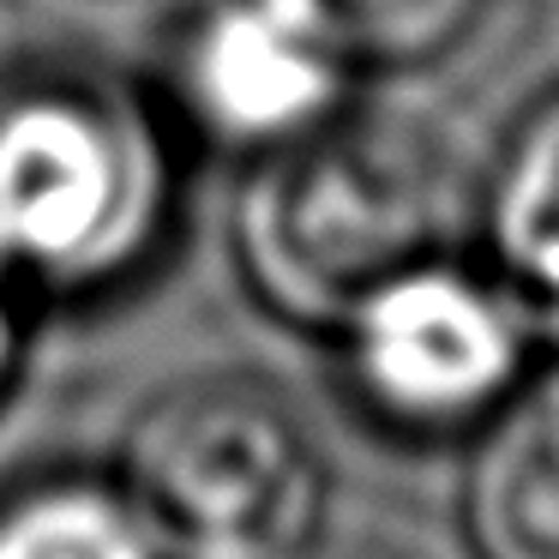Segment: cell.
<instances>
[{
    "instance_id": "6da1fadb",
    "label": "cell",
    "mask_w": 559,
    "mask_h": 559,
    "mask_svg": "<svg viewBox=\"0 0 559 559\" xmlns=\"http://www.w3.org/2000/svg\"><path fill=\"white\" fill-rule=\"evenodd\" d=\"M247 163L229 217L241 283L265 313L319 337L391 277L457 259L481 217L457 145L403 109L343 103Z\"/></svg>"
},
{
    "instance_id": "7a4b0ae2",
    "label": "cell",
    "mask_w": 559,
    "mask_h": 559,
    "mask_svg": "<svg viewBox=\"0 0 559 559\" xmlns=\"http://www.w3.org/2000/svg\"><path fill=\"white\" fill-rule=\"evenodd\" d=\"M169 217V133L127 79L55 61L0 79V277L25 301L121 289Z\"/></svg>"
},
{
    "instance_id": "3957f363",
    "label": "cell",
    "mask_w": 559,
    "mask_h": 559,
    "mask_svg": "<svg viewBox=\"0 0 559 559\" xmlns=\"http://www.w3.org/2000/svg\"><path fill=\"white\" fill-rule=\"evenodd\" d=\"M163 559H307L331 463L307 415L253 373H193L151 391L115 451Z\"/></svg>"
},
{
    "instance_id": "277c9868",
    "label": "cell",
    "mask_w": 559,
    "mask_h": 559,
    "mask_svg": "<svg viewBox=\"0 0 559 559\" xmlns=\"http://www.w3.org/2000/svg\"><path fill=\"white\" fill-rule=\"evenodd\" d=\"M337 361L355 409L397 439L475 433L523 379L530 319L506 283L433 259L373 289L337 331Z\"/></svg>"
},
{
    "instance_id": "5b68a950",
    "label": "cell",
    "mask_w": 559,
    "mask_h": 559,
    "mask_svg": "<svg viewBox=\"0 0 559 559\" xmlns=\"http://www.w3.org/2000/svg\"><path fill=\"white\" fill-rule=\"evenodd\" d=\"M355 61L307 0H199L169 55V97L211 145H283L349 103Z\"/></svg>"
},
{
    "instance_id": "8992f818",
    "label": "cell",
    "mask_w": 559,
    "mask_h": 559,
    "mask_svg": "<svg viewBox=\"0 0 559 559\" xmlns=\"http://www.w3.org/2000/svg\"><path fill=\"white\" fill-rule=\"evenodd\" d=\"M457 511L475 559H559V361L475 427Z\"/></svg>"
},
{
    "instance_id": "52a82bcc",
    "label": "cell",
    "mask_w": 559,
    "mask_h": 559,
    "mask_svg": "<svg viewBox=\"0 0 559 559\" xmlns=\"http://www.w3.org/2000/svg\"><path fill=\"white\" fill-rule=\"evenodd\" d=\"M475 223L530 331L559 343V91L535 103L506 139Z\"/></svg>"
},
{
    "instance_id": "ba28073f",
    "label": "cell",
    "mask_w": 559,
    "mask_h": 559,
    "mask_svg": "<svg viewBox=\"0 0 559 559\" xmlns=\"http://www.w3.org/2000/svg\"><path fill=\"white\" fill-rule=\"evenodd\" d=\"M0 559H163L115 475H43L0 499Z\"/></svg>"
},
{
    "instance_id": "9c48e42d",
    "label": "cell",
    "mask_w": 559,
    "mask_h": 559,
    "mask_svg": "<svg viewBox=\"0 0 559 559\" xmlns=\"http://www.w3.org/2000/svg\"><path fill=\"white\" fill-rule=\"evenodd\" d=\"M355 67H427L451 55L487 0H307Z\"/></svg>"
},
{
    "instance_id": "30bf717a",
    "label": "cell",
    "mask_w": 559,
    "mask_h": 559,
    "mask_svg": "<svg viewBox=\"0 0 559 559\" xmlns=\"http://www.w3.org/2000/svg\"><path fill=\"white\" fill-rule=\"evenodd\" d=\"M25 307H31L25 295L0 277V409L19 385V367H25Z\"/></svg>"
},
{
    "instance_id": "8fae6325",
    "label": "cell",
    "mask_w": 559,
    "mask_h": 559,
    "mask_svg": "<svg viewBox=\"0 0 559 559\" xmlns=\"http://www.w3.org/2000/svg\"><path fill=\"white\" fill-rule=\"evenodd\" d=\"M307 559H391V554H373V547H313Z\"/></svg>"
}]
</instances>
